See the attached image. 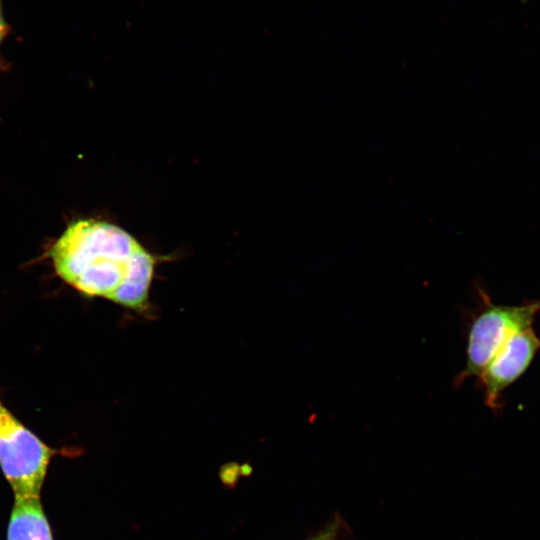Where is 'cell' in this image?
Wrapping results in <instances>:
<instances>
[{
	"mask_svg": "<svg viewBox=\"0 0 540 540\" xmlns=\"http://www.w3.org/2000/svg\"><path fill=\"white\" fill-rule=\"evenodd\" d=\"M7 540H53L40 497H15Z\"/></svg>",
	"mask_w": 540,
	"mask_h": 540,
	"instance_id": "5b68a950",
	"label": "cell"
},
{
	"mask_svg": "<svg viewBox=\"0 0 540 540\" xmlns=\"http://www.w3.org/2000/svg\"><path fill=\"white\" fill-rule=\"evenodd\" d=\"M49 255L56 274L82 294L134 310L146 306L154 259L122 228L95 219L73 221Z\"/></svg>",
	"mask_w": 540,
	"mask_h": 540,
	"instance_id": "6da1fadb",
	"label": "cell"
},
{
	"mask_svg": "<svg viewBox=\"0 0 540 540\" xmlns=\"http://www.w3.org/2000/svg\"><path fill=\"white\" fill-rule=\"evenodd\" d=\"M55 454L0 399V468L15 497H40Z\"/></svg>",
	"mask_w": 540,
	"mask_h": 540,
	"instance_id": "7a4b0ae2",
	"label": "cell"
},
{
	"mask_svg": "<svg viewBox=\"0 0 540 540\" xmlns=\"http://www.w3.org/2000/svg\"><path fill=\"white\" fill-rule=\"evenodd\" d=\"M342 523L338 517H335L330 523L321 530L305 540H340Z\"/></svg>",
	"mask_w": 540,
	"mask_h": 540,
	"instance_id": "8992f818",
	"label": "cell"
},
{
	"mask_svg": "<svg viewBox=\"0 0 540 540\" xmlns=\"http://www.w3.org/2000/svg\"><path fill=\"white\" fill-rule=\"evenodd\" d=\"M540 351V337L532 327L512 335L479 376L486 405L496 411L502 393L520 378Z\"/></svg>",
	"mask_w": 540,
	"mask_h": 540,
	"instance_id": "277c9868",
	"label": "cell"
},
{
	"mask_svg": "<svg viewBox=\"0 0 540 540\" xmlns=\"http://www.w3.org/2000/svg\"><path fill=\"white\" fill-rule=\"evenodd\" d=\"M8 32L7 24L2 14L1 0H0V45Z\"/></svg>",
	"mask_w": 540,
	"mask_h": 540,
	"instance_id": "52a82bcc",
	"label": "cell"
},
{
	"mask_svg": "<svg viewBox=\"0 0 540 540\" xmlns=\"http://www.w3.org/2000/svg\"><path fill=\"white\" fill-rule=\"evenodd\" d=\"M484 303L471 322L465 365L455 379L457 384L469 377H479L508 338L532 327L540 313V300L521 305H500L493 304L485 295Z\"/></svg>",
	"mask_w": 540,
	"mask_h": 540,
	"instance_id": "3957f363",
	"label": "cell"
}]
</instances>
